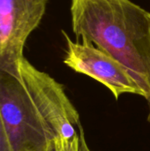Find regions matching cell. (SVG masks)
<instances>
[{"mask_svg":"<svg viewBox=\"0 0 150 151\" xmlns=\"http://www.w3.org/2000/svg\"><path fill=\"white\" fill-rule=\"evenodd\" d=\"M76 42H89L119 61L147 101L150 122V12L131 0H72Z\"/></svg>","mask_w":150,"mask_h":151,"instance_id":"cell-1","label":"cell"},{"mask_svg":"<svg viewBox=\"0 0 150 151\" xmlns=\"http://www.w3.org/2000/svg\"><path fill=\"white\" fill-rule=\"evenodd\" d=\"M48 0H0V72L20 76L28 36L40 25Z\"/></svg>","mask_w":150,"mask_h":151,"instance_id":"cell-2","label":"cell"},{"mask_svg":"<svg viewBox=\"0 0 150 151\" xmlns=\"http://www.w3.org/2000/svg\"><path fill=\"white\" fill-rule=\"evenodd\" d=\"M66 41L64 64L105 86L118 100L124 94H144L126 68L108 52L89 42H73L62 31Z\"/></svg>","mask_w":150,"mask_h":151,"instance_id":"cell-3","label":"cell"},{"mask_svg":"<svg viewBox=\"0 0 150 151\" xmlns=\"http://www.w3.org/2000/svg\"><path fill=\"white\" fill-rule=\"evenodd\" d=\"M0 151H11L6 129L0 113Z\"/></svg>","mask_w":150,"mask_h":151,"instance_id":"cell-4","label":"cell"},{"mask_svg":"<svg viewBox=\"0 0 150 151\" xmlns=\"http://www.w3.org/2000/svg\"><path fill=\"white\" fill-rule=\"evenodd\" d=\"M80 151H91L90 149L88 146L87 141H86V136L84 134V131L81 133L80 135Z\"/></svg>","mask_w":150,"mask_h":151,"instance_id":"cell-5","label":"cell"}]
</instances>
